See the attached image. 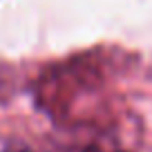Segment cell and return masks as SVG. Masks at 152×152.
Here are the masks:
<instances>
[{
  "label": "cell",
  "instance_id": "obj_1",
  "mask_svg": "<svg viewBox=\"0 0 152 152\" xmlns=\"http://www.w3.org/2000/svg\"><path fill=\"white\" fill-rule=\"evenodd\" d=\"M103 78L92 63L69 61L47 69L36 85V101L56 121L72 123L76 119L78 105L96 99Z\"/></svg>",
  "mask_w": 152,
  "mask_h": 152
},
{
  "label": "cell",
  "instance_id": "obj_2",
  "mask_svg": "<svg viewBox=\"0 0 152 152\" xmlns=\"http://www.w3.org/2000/svg\"><path fill=\"white\" fill-rule=\"evenodd\" d=\"M2 152H31V150H29L25 143H20V141H9Z\"/></svg>",
  "mask_w": 152,
  "mask_h": 152
},
{
  "label": "cell",
  "instance_id": "obj_3",
  "mask_svg": "<svg viewBox=\"0 0 152 152\" xmlns=\"http://www.w3.org/2000/svg\"><path fill=\"white\" fill-rule=\"evenodd\" d=\"M72 152H101V150L94 148V145H90V148H76V150H72Z\"/></svg>",
  "mask_w": 152,
  "mask_h": 152
}]
</instances>
